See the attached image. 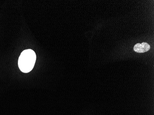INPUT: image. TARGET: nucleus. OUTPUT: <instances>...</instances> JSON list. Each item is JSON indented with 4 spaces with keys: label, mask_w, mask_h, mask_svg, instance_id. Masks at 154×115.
<instances>
[{
    "label": "nucleus",
    "mask_w": 154,
    "mask_h": 115,
    "mask_svg": "<svg viewBox=\"0 0 154 115\" xmlns=\"http://www.w3.org/2000/svg\"><path fill=\"white\" fill-rule=\"evenodd\" d=\"M36 55L32 49L24 50L19 57L18 65L20 70L24 73L31 71L34 66Z\"/></svg>",
    "instance_id": "obj_1"
},
{
    "label": "nucleus",
    "mask_w": 154,
    "mask_h": 115,
    "mask_svg": "<svg viewBox=\"0 0 154 115\" xmlns=\"http://www.w3.org/2000/svg\"><path fill=\"white\" fill-rule=\"evenodd\" d=\"M150 46L146 42H143L142 44H137L135 45L134 50L137 53H143L146 52L150 49Z\"/></svg>",
    "instance_id": "obj_2"
}]
</instances>
